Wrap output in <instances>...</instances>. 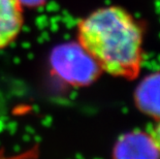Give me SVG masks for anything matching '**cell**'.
Listing matches in <instances>:
<instances>
[{
  "instance_id": "cell-3",
  "label": "cell",
  "mask_w": 160,
  "mask_h": 159,
  "mask_svg": "<svg viewBox=\"0 0 160 159\" xmlns=\"http://www.w3.org/2000/svg\"><path fill=\"white\" fill-rule=\"evenodd\" d=\"M23 26V5L19 0H0V49L17 38Z\"/></svg>"
},
{
  "instance_id": "cell-5",
  "label": "cell",
  "mask_w": 160,
  "mask_h": 159,
  "mask_svg": "<svg viewBox=\"0 0 160 159\" xmlns=\"http://www.w3.org/2000/svg\"><path fill=\"white\" fill-rule=\"evenodd\" d=\"M150 140L154 147L157 149V151L160 152V121L156 124V126L153 128L151 134H150Z\"/></svg>"
},
{
  "instance_id": "cell-6",
  "label": "cell",
  "mask_w": 160,
  "mask_h": 159,
  "mask_svg": "<svg viewBox=\"0 0 160 159\" xmlns=\"http://www.w3.org/2000/svg\"><path fill=\"white\" fill-rule=\"evenodd\" d=\"M21 4L24 6H38L46 2V0H19Z\"/></svg>"
},
{
  "instance_id": "cell-2",
  "label": "cell",
  "mask_w": 160,
  "mask_h": 159,
  "mask_svg": "<svg viewBox=\"0 0 160 159\" xmlns=\"http://www.w3.org/2000/svg\"><path fill=\"white\" fill-rule=\"evenodd\" d=\"M51 64L57 76L72 86L90 84L100 69L79 43L58 46L51 56Z\"/></svg>"
},
{
  "instance_id": "cell-4",
  "label": "cell",
  "mask_w": 160,
  "mask_h": 159,
  "mask_svg": "<svg viewBox=\"0 0 160 159\" xmlns=\"http://www.w3.org/2000/svg\"><path fill=\"white\" fill-rule=\"evenodd\" d=\"M157 152L150 137L145 140L141 135L128 137L117 145L114 159H158Z\"/></svg>"
},
{
  "instance_id": "cell-1",
  "label": "cell",
  "mask_w": 160,
  "mask_h": 159,
  "mask_svg": "<svg viewBox=\"0 0 160 159\" xmlns=\"http://www.w3.org/2000/svg\"><path fill=\"white\" fill-rule=\"evenodd\" d=\"M79 45L100 69L115 77L133 79L142 60V28L120 6L96 9L80 22Z\"/></svg>"
}]
</instances>
